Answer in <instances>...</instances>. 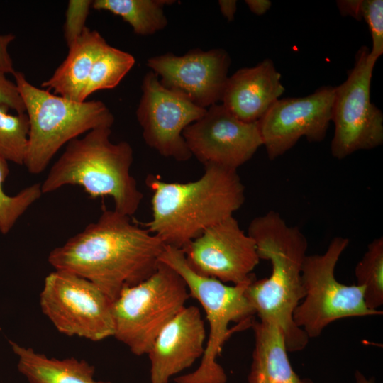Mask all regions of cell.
Masks as SVG:
<instances>
[{"mask_svg":"<svg viewBox=\"0 0 383 383\" xmlns=\"http://www.w3.org/2000/svg\"><path fill=\"white\" fill-rule=\"evenodd\" d=\"M301 383H314V382L309 379H302Z\"/></svg>","mask_w":383,"mask_h":383,"instance_id":"33","label":"cell"},{"mask_svg":"<svg viewBox=\"0 0 383 383\" xmlns=\"http://www.w3.org/2000/svg\"><path fill=\"white\" fill-rule=\"evenodd\" d=\"M206 328L200 310L185 306L159 333L150 347V383H169L202 357Z\"/></svg>","mask_w":383,"mask_h":383,"instance_id":"16","label":"cell"},{"mask_svg":"<svg viewBox=\"0 0 383 383\" xmlns=\"http://www.w3.org/2000/svg\"><path fill=\"white\" fill-rule=\"evenodd\" d=\"M108 43L89 28L69 48L65 60L41 87L64 98L80 101L93 65Z\"/></svg>","mask_w":383,"mask_h":383,"instance_id":"18","label":"cell"},{"mask_svg":"<svg viewBox=\"0 0 383 383\" xmlns=\"http://www.w3.org/2000/svg\"><path fill=\"white\" fill-rule=\"evenodd\" d=\"M377 59L362 46L355 55L348 77L335 87L331 122L334 133L332 155L338 160L355 152L371 150L383 143V113L370 100V85Z\"/></svg>","mask_w":383,"mask_h":383,"instance_id":"9","label":"cell"},{"mask_svg":"<svg viewBox=\"0 0 383 383\" xmlns=\"http://www.w3.org/2000/svg\"><path fill=\"white\" fill-rule=\"evenodd\" d=\"M186 283L160 262L144 281L124 289L112 304L113 337L138 356L148 354L161 330L185 306Z\"/></svg>","mask_w":383,"mask_h":383,"instance_id":"7","label":"cell"},{"mask_svg":"<svg viewBox=\"0 0 383 383\" xmlns=\"http://www.w3.org/2000/svg\"><path fill=\"white\" fill-rule=\"evenodd\" d=\"M168 0H95L91 8L108 11L121 17L135 33L148 35L163 29L167 23L164 6Z\"/></svg>","mask_w":383,"mask_h":383,"instance_id":"21","label":"cell"},{"mask_svg":"<svg viewBox=\"0 0 383 383\" xmlns=\"http://www.w3.org/2000/svg\"><path fill=\"white\" fill-rule=\"evenodd\" d=\"M252 328L255 346L248 383H301L292 367L279 328L260 321L253 322Z\"/></svg>","mask_w":383,"mask_h":383,"instance_id":"19","label":"cell"},{"mask_svg":"<svg viewBox=\"0 0 383 383\" xmlns=\"http://www.w3.org/2000/svg\"><path fill=\"white\" fill-rule=\"evenodd\" d=\"M92 1L70 0L65 13L64 37L67 47L74 43L87 29L85 22L91 8Z\"/></svg>","mask_w":383,"mask_h":383,"instance_id":"27","label":"cell"},{"mask_svg":"<svg viewBox=\"0 0 383 383\" xmlns=\"http://www.w3.org/2000/svg\"><path fill=\"white\" fill-rule=\"evenodd\" d=\"M9 109L0 106V156L8 162L23 165L28 141V118L26 113L10 114Z\"/></svg>","mask_w":383,"mask_h":383,"instance_id":"24","label":"cell"},{"mask_svg":"<svg viewBox=\"0 0 383 383\" xmlns=\"http://www.w3.org/2000/svg\"><path fill=\"white\" fill-rule=\"evenodd\" d=\"M18 358L17 369L29 383H111L96 380L95 368L74 357H49L14 341H9Z\"/></svg>","mask_w":383,"mask_h":383,"instance_id":"20","label":"cell"},{"mask_svg":"<svg viewBox=\"0 0 383 383\" xmlns=\"http://www.w3.org/2000/svg\"><path fill=\"white\" fill-rule=\"evenodd\" d=\"M230 64L227 52L219 48L195 49L182 56L166 53L147 62L164 87L204 109L221 101Z\"/></svg>","mask_w":383,"mask_h":383,"instance_id":"15","label":"cell"},{"mask_svg":"<svg viewBox=\"0 0 383 383\" xmlns=\"http://www.w3.org/2000/svg\"><path fill=\"white\" fill-rule=\"evenodd\" d=\"M15 38L13 34L0 35V70L5 74H13L15 71L8 50L9 44Z\"/></svg>","mask_w":383,"mask_h":383,"instance_id":"29","label":"cell"},{"mask_svg":"<svg viewBox=\"0 0 383 383\" xmlns=\"http://www.w3.org/2000/svg\"><path fill=\"white\" fill-rule=\"evenodd\" d=\"M357 285L363 287L365 305L379 311L383 304V238L370 242L355 269Z\"/></svg>","mask_w":383,"mask_h":383,"instance_id":"23","label":"cell"},{"mask_svg":"<svg viewBox=\"0 0 383 383\" xmlns=\"http://www.w3.org/2000/svg\"><path fill=\"white\" fill-rule=\"evenodd\" d=\"M218 5L223 16L229 21H233L237 10V1L235 0H221L218 1Z\"/></svg>","mask_w":383,"mask_h":383,"instance_id":"31","label":"cell"},{"mask_svg":"<svg viewBox=\"0 0 383 383\" xmlns=\"http://www.w3.org/2000/svg\"><path fill=\"white\" fill-rule=\"evenodd\" d=\"M142 91L136 116L145 142L164 157L182 162L189 160L192 155L182 133L207 109L164 87L152 71L144 77Z\"/></svg>","mask_w":383,"mask_h":383,"instance_id":"11","label":"cell"},{"mask_svg":"<svg viewBox=\"0 0 383 383\" xmlns=\"http://www.w3.org/2000/svg\"><path fill=\"white\" fill-rule=\"evenodd\" d=\"M111 128H98L73 139L40 184L42 194L79 186L91 198L109 196L114 210L131 216L143 195L131 173L133 154L126 141L110 140Z\"/></svg>","mask_w":383,"mask_h":383,"instance_id":"4","label":"cell"},{"mask_svg":"<svg viewBox=\"0 0 383 383\" xmlns=\"http://www.w3.org/2000/svg\"><path fill=\"white\" fill-rule=\"evenodd\" d=\"M182 135L192 155L204 166L237 170L262 145L257 122L242 121L217 104L187 126Z\"/></svg>","mask_w":383,"mask_h":383,"instance_id":"14","label":"cell"},{"mask_svg":"<svg viewBox=\"0 0 383 383\" xmlns=\"http://www.w3.org/2000/svg\"><path fill=\"white\" fill-rule=\"evenodd\" d=\"M112 304L94 284L62 270L45 277L40 294L42 312L60 333L91 341L113 336Z\"/></svg>","mask_w":383,"mask_h":383,"instance_id":"10","label":"cell"},{"mask_svg":"<svg viewBox=\"0 0 383 383\" xmlns=\"http://www.w3.org/2000/svg\"><path fill=\"white\" fill-rule=\"evenodd\" d=\"M0 70V106L4 105L17 113L26 112L25 105L15 82L8 79Z\"/></svg>","mask_w":383,"mask_h":383,"instance_id":"28","label":"cell"},{"mask_svg":"<svg viewBox=\"0 0 383 383\" xmlns=\"http://www.w3.org/2000/svg\"><path fill=\"white\" fill-rule=\"evenodd\" d=\"M284 91L271 59L237 70L226 82L221 101L239 120L257 122Z\"/></svg>","mask_w":383,"mask_h":383,"instance_id":"17","label":"cell"},{"mask_svg":"<svg viewBox=\"0 0 383 383\" xmlns=\"http://www.w3.org/2000/svg\"><path fill=\"white\" fill-rule=\"evenodd\" d=\"M349 240L335 236L323 254L307 255L301 279L304 297L293 313L295 324L309 338L318 337L331 323L350 317L380 315L365 305L362 287L346 285L335 277V269Z\"/></svg>","mask_w":383,"mask_h":383,"instance_id":"8","label":"cell"},{"mask_svg":"<svg viewBox=\"0 0 383 383\" xmlns=\"http://www.w3.org/2000/svg\"><path fill=\"white\" fill-rule=\"evenodd\" d=\"M336 4L342 16L365 21L372 41L370 55L378 60L383 54V1L340 0Z\"/></svg>","mask_w":383,"mask_h":383,"instance_id":"26","label":"cell"},{"mask_svg":"<svg viewBox=\"0 0 383 383\" xmlns=\"http://www.w3.org/2000/svg\"><path fill=\"white\" fill-rule=\"evenodd\" d=\"M335 87L323 86L313 93L279 99L257 121L268 157L273 160L292 148L301 138L324 140L331 122Z\"/></svg>","mask_w":383,"mask_h":383,"instance_id":"12","label":"cell"},{"mask_svg":"<svg viewBox=\"0 0 383 383\" xmlns=\"http://www.w3.org/2000/svg\"><path fill=\"white\" fill-rule=\"evenodd\" d=\"M355 383H375L374 377L367 378L365 376H360L356 379Z\"/></svg>","mask_w":383,"mask_h":383,"instance_id":"32","label":"cell"},{"mask_svg":"<svg viewBox=\"0 0 383 383\" xmlns=\"http://www.w3.org/2000/svg\"><path fill=\"white\" fill-rule=\"evenodd\" d=\"M247 233L260 259L271 262L272 272L270 277L250 283L246 296L259 321L279 328L288 352L301 351L309 338L294 322L293 313L305 295L301 270L307 239L299 227L288 225L274 211L253 218Z\"/></svg>","mask_w":383,"mask_h":383,"instance_id":"2","label":"cell"},{"mask_svg":"<svg viewBox=\"0 0 383 383\" xmlns=\"http://www.w3.org/2000/svg\"><path fill=\"white\" fill-rule=\"evenodd\" d=\"M198 179L167 182L149 175L151 219L144 227L165 245L182 249L209 228L233 216L245 201V187L237 170L204 166Z\"/></svg>","mask_w":383,"mask_h":383,"instance_id":"3","label":"cell"},{"mask_svg":"<svg viewBox=\"0 0 383 383\" xmlns=\"http://www.w3.org/2000/svg\"><path fill=\"white\" fill-rule=\"evenodd\" d=\"M9 174L8 161L0 156V232L8 233L18 218L43 194L40 183L32 184L14 196L6 194L4 183Z\"/></svg>","mask_w":383,"mask_h":383,"instance_id":"25","label":"cell"},{"mask_svg":"<svg viewBox=\"0 0 383 383\" xmlns=\"http://www.w3.org/2000/svg\"><path fill=\"white\" fill-rule=\"evenodd\" d=\"M196 273L233 285L255 279L260 259L253 239L231 216L209 228L182 249Z\"/></svg>","mask_w":383,"mask_h":383,"instance_id":"13","label":"cell"},{"mask_svg":"<svg viewBox=\"0 0 383 383\" xmlns=\"http://www.w3.org/2000/svg\"><path fill=\"white\" fill-rule=\"evenodd\" d=\"M165 247L130 216L104 210L96 222L54 248L48 260L55 270L90 281L113 301L124 289L155 272Z\"/></svg>","mask_w":383,"mask_h":383,"instance_id":"1","label":"cell"},{"mask_svg":"<svg viewBox=\"0 0 383 383\" xmlns=\"http://www.w3.org/2000/svg\"><path fill=\"white\" fill-rule=\"evenodd\" d=\"M15 83L25 105L29 134L23 165L33 174L45 170L65 144L98 128H111L114 117L101 101H77L30 84L20 71Z\"/></svg>","mask_w":383,"mask_h":383,"instance_id":"5","label":"cell"},{"mask_svg":"<svg viewBox=\"0 0 383 383\" xmlns=\"http://www.w3.org/2000/svg\"><path fill=\"white\" fill-rule=\"evenodd\" d=\"M245 3L249 9L257 16L265 14L272 6L270 0H246Z\"/></svg>","mask_w":383,"mask_h":383,"instance_id":"30","label":"cell"},{"mask_svg":"<svg viewBox=\"0 0 383 383\" xmlns=\"http://www.w3.org/2000/svg\"><path fill=\"white\" fill-rule=\"evenodd\" d=\"M134 64L132 55L107 45L93 65L80 101L96 91L116 87Z\"/></svg>","mask_w":383,"mask_h":383,"instance_id":"22","label":"cell"},{"mask_svg":"<svg viewBox=\"0 0 383 383\" xmlns=\"http://www.w3.org/2000/svg\"><path fill=\"white\" fill-rule=\"evenodd\" d=\"M160 261L174 270L184 279L189 295L204 309L209 323V338L198 367L177 376L176 383H226L227 374L218 362L224 342L229 335L231 323L249 320L255 310L245 291L255 279L235 285H228L216 279L196 273L188 265L184 252L165 245Z\"/></svg>","mask_w":383,"mask_h":383,"instance_id":"6","label":"cell"}]
</instances>
